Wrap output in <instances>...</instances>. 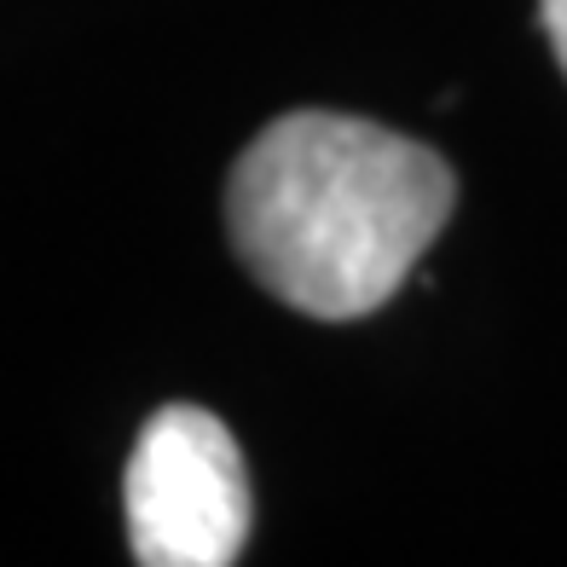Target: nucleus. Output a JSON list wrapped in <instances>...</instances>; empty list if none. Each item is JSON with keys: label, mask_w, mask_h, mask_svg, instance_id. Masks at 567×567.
Instances as JSON below:
<instances>
[{"label": "nucleus", "mask_w": 567, "mask_h": 567, "mask_svg": "<svg viewBox=\"0 0 567 567\" xmlns=\"http://www.w3.org/2000/svg\"><path fill=\"white\" fill-rule=\"evenodd\" d=\"M457 203L429 145L365 116L296 111L255 134L226 186L231 249L307 319H365L411 278Z\"/></svg>", "instance_id": "f257e3e1"}, {"label": "nucleus", "mask_w": 567, "mask_h": 567, "mask_svg": "<svg viewBox=\"0 0 567 567\" xmlns=\"http://www.w3.org/2000/svg\"><path fill=\"white\" fill-rule=\"evenodd\" d=\"M127 545L145 567H226L249 545V475L231 429L203 405H163L122 475Z\"/></svg>", "instance_id": "f03ea898"}, {"label": "nucleus", "mask_w": 567, "mask_h": 567, "mask_svg": "<svg viewBox=\"0 0 567 567\" xmlns=\"http://www.w3.org/2000/svg\"><path fill=\"white\" fill-rule=\"evenodd\" d=\"M538 18H545V35H550V53L567 75V0H538Z\"/></svg>", "instance_id": "7ed1b4c3"}]
</instances>
